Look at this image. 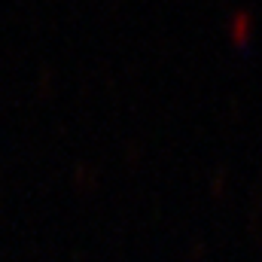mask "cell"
Instances as JSON below:
<instances>
[{"instance_id": "cell-1", "label": "cell", "mask_w": 262, "mask_h": 262, "mask_svg": "<svg viewBox=\"0 0 262 262\" xmlns=\"http://www.w3.org/2000/svg\"><path fill=\"white\" fill-rule=\"evenodd\" d=\"M247 28H250V18H247V15H238V18H235V31H238V34H244Z\"/></svg>"}]
</instances>
